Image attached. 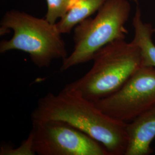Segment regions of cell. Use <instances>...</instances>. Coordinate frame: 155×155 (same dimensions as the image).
Returning <instances> with one entry per match:
<instances>
[{
	"label": "cell",
	"mask_w": 155,
	"mask_h": 155,
	"mask_svg": "<svg viewBox=\"0 0 155 155\" xmlns=\"http://www.w3.org/2000/svg\"><path fill=\"white\" fill-rule=\"evenodd\" d=\"M31 120L67 122L103 145L109 155H125L128 135L127 124L107 116L94 102L66 86L58 94L39 98Z\"/></svg>",
	"instance_id": "cell-1"
},
{
	"label": "cell",
	"mask_w": 155,
	"mask_h": 155,
	"mask_svg": "<svg viewBox=\"0 0 155 155\" xmlns=\"http://www.w3.org/2000/svg\"><path fill=\"white\" fill-rule=\"evenodd\" d=\"M91 69L66 87L92 102L113 94L143 66L141 51L133 41L115 40L94 56Z\"/></svg>",
	"instance_id": "cell-2"
},
{
	"label": "cell",
	"mask_w": 155,
	"mask_h": 155,
	"mask_svg": "<svg viewBox=\"0 0 155 155\" xmlns=\"http://www.w3.org/2000/svg\"><path fill=\"white\" fill-rule=\"evenodd\" d=\"M13 31L8 40L0 43V53L18 50L27 53L33 64L40 68L48 67L54 60L68 56L66 44L56 24L45 18L12 10L6 12L1 21V35Z\"/></svg>",
	"instance_id": "cell-3"
},
{
	"label": "cell",
	"mask_w": 155,
	"mask_h": 155,
	"mask_svg": "<svg viewBox=\"0 0 155 155\" xmlns=\"http://www.w3.org/2000/svg\"><path fill=\"white\" fill-rule=\"evenodd\" d=\"M130 11L129 0H106L94 18L89 17L78 24L74 29V50L62 61L60 71L91 61L104 46L125 39V24Z\"/></svg>",
	"instance_id": "cell-4"
},
{
	"label": "cell",
	"mask_w": 155,
	"mask_h": 155,
	"mask_svg": "<svg viewBox=\"0 0 155 155\" xmlns=\"http://www.w3.org/2000/svg\"><path fill=\"white\" fill-rule=\"evenodd\" d=\"M29 134L38 155H109L105 147L68 123L33 120Z\"/></svg>",
	"instance_id": "cell-5"
},
{
	"label": "cell",
	"mask_w": 155,
	"mask_h": 155,
	"mask_svg": "<svg viewBox=\"0 0 155 155\" xmlns=\"http://www.w3.org/2000/svg\"><path fill=\"white\" fill-rule=\"evenodd\" d=\"M94 104L107 116L131 122L155 104V67H141L120 89Z\"/></svg>",
	"instance_id": "cell-6"
},
{
	"label": "cell",
	"mask_w": 155,
	"mask_h": 155,
	"mask_svg": "<svg viewBox=\"0 0 155 155\" xmlns=\"http://www.w3.org/2000/svg\"><path fill=\"white\" fill-rule=\"evenodd\" d=\"M128 135L125 155H148L153 152L150 144L155 139V104L127 124Z\"/></svg>",
	"instance_id": "cell-7"
},
{
	"label": "cell",
	"mask_w": 155,
	"mask_h": 155,
	"mask_svg": "<svg viewBox=\"0 0 155 155\" xmlns=\"http://www.w3.org/2000/svg\"><path fill=\"white\" fill-rule=\"evenodd\" d=\"M106 0H72L65 14L56 23L59 32L70 33L72 29L98 11Z\"/></svg>",
	"instance_id": "cell-8"
},
{
	"label": "cell",
	"mask_w": 155,
	"mask_h": 155,
	"mask_svg": "<svg viewBox=\"0 0 155 155\" xmlns=\"http://www.w3.org/2000/svg\"><path fill=\"white\" fill-rule=\"evenodd\" d=\"M132 23L134 31L132 41L140 50L143 66L155 67V45L152 40L154 28L150 24L143 21L141 9L138 5Z\"/></svg>",
	"instance_id": "cell-9"
},
{
	"label": "cell",
	"mask_w": 155,
	"mask_h": 155,
	"mask_svg": "<svg viewBox=\"0 0 155 155\" xmlns=\"http://www.w3.org/2000/svg\"><path fill=\"white\" fill-rule=\"evenodd\" d=\"M72 0H46L47 12L45 18L52 24H56L65 13Z\"/></svg>",
	"instance_id": "cell-10"
},
{
	"label": "cell",
	"mask_w": 155,
	"mask_h": 155,
	"mask_svg": "<svg viewBox=\"0 0 155 155\" xmlns=\"http://www.w3.org/2000/svg\"><path fill=\"white\" fill-rule=\"evenodd\" d=\"M1 155H36L33 148L32 139L30 134L28 138L24 140L21 145L16 148L12 145L3 144L1 146Z\"/></svg>",
	"instance_id": "cell-11"
},
{
	"label": "cell",
	"mask_w": 155,
	"mask_h": 155,
	"mask_svg": "<svg viewBox=\"0 0 155 155\" xmlns=\"http://www.w3.org/2000/svg\"><path fill=\"white\" fill-rule=\"evenodd\" d=\"M129 1H133V2H137V0H129Z\"/></svg>",
	"instance_id": "cell-12"
},
{
	"label": "cell",
	"mask_w": 155,
	"mask_h": 155,
	"mask_svg": "<svg viewBox=\"0 0 155 155\" xmlns=\"http://www.w3.org/2000/svg\"><path fill=\"white\" fill-rule=\"evenodd\" d=\"M154 33H155V28H154Z\"/></svg>",
	"instance_id": "cell-13"
}]
</instances>
